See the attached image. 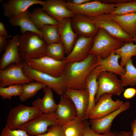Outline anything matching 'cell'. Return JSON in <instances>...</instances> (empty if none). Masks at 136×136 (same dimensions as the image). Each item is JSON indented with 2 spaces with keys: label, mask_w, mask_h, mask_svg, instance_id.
Here are the masks:
<instances>
[{
  "label": "cell",
  "mask_w": 136,
  "mask_h": 136,
  "mask_svg": "<svg viewBox=\"0 0 136 136\" xmlns=\"http://www.w3.org/2000/svg\"><path fill=\"white\" fill-rule=\"evenodd\" d=\"M65 47L61 41L59 43L48 44L46 56L57 60L63 61L66 57Z\"/></svg>",
  "instance_id": "obj_33"
},
{
  "label": "cell",
  "mask_w": 136,
  "mask_h": 136,
  "mask_svg": "<svg viewBox=\"0 0 136 136\" xmlns=\"http://www.w3.org/2000/svg\"><path fill=\"white\" fill-rule=\"evenodd\" d=\"M0 35L4 37L9 36L4 23L1 22H0Z\"/></svg>",
  "instance_id": "obj_42"
},
{
  "label": "cell",
  "mask_w": 136,
  "mask_h": 136,
  "mask_svg": "<svg viewBox=\"0 0 136 136\" xmlns=\"http://www.w3.org/2000/svg\"><path fill=\"white\" fill-rule=\"evenodd\" d=\"M93 38L78 36L71 51L64 60L68 63L85 59L89 54L93 45Z\"/></svg>",
  "instance_id": "obj_14"
},
{
  "label": "cell",
  "mask_w": 136,
  "mask_h": 136,
  "mask_svg": "<svg viewBox=\"0 0 136 136\" xmlns=\"http://www.w3.org/2000/svg\"><path fill=\"white\" fill-rule=\"evenodd\" d=\"M112 95L105 94L102 95L88 114V119H97L104 117L117 110L124 103L119 99L114 101Z\"/></svg>",
  "instance_id": "obj_12"
},
{
  "label": "cell",
  "mask_w": 136,
  "mask_h": 136,
  "mask_svg": "<svg viewBox=\"0 0 136 136\" xmlns=\"http://www.w3.org/2000/svg\"><path fill=\"white\" fill-rule=\"evenodd\" d=\"M0 136H33L28 134L25 131L20 129L12 130L5 127L2 129Z\"/></svg>",
  "instance_id": "obj_38"
},
{
  "label": "cell",
  "mask_w": 136,
  "mask_h": 136,
  "mask_svg": "<svg viewBox=\"0 0 136 136\" xmlns=\"http://www.w3.org/2000/svg\"><path fill=\"white\" fill-rule=\"evenodd\" d=\"M12 36L10 35L7 37H4L0 35V52L4 50L7 46L8 41L6 40L8 38H10Z\"/></svg>",
  "instance_id": "obj_40"
},
{
  "label": "cell",
  "mask_w": 136,
  "mask_h": 136,
  "mask_svg": "<svg viewBox=\"0 0 136 136\" xmlns=\"http://www.w3.org/2000/svg\"><path fill=\"white\" fill-rule=\"evenodd\" d=\"M84 120L77 116L63 124L62 126L65 136H83Z\"/></svg>",
  "instance_id": "obj_28"
},
{
  "label": "cell",
  "mask_w": 136,
  "mask_h": 136,
  "mask_svg": "<svg viewBox=\"0 0 136 136\" xmlns=\"http://www.w3.org/2000/svg\"><path fill=\"white\" fill-rule=\"evenodd\" d=\"M43 113L35 107L19 104L10 111L5 127L12 130L18 129L22 125Z\"/></svg>",
  "instance_id": "obj_4"
},
{
  "label": "cell",
  "mask_w": 136,
  "mask_h": 136,
  "mask_svg": "<svg viewBox=\"0 0 136 136\" xmlns=\"http://www.w3.org/2000/svg\"><path fill=\"white\" fill-rule=\"evenodd\" d=\"M25 63L23 61L18 64L12 63L0 71V87L16 84L28 83L33 81L23 72Z\"/></svg>",
  "instance_id": "obj_11"
},
{
  "label": "cell",
  "mask_w": 136,
  "mask_h": 136,
  "mask_svg": "<svg viewBox=\"0 0 136 136\" xmlns=\"http://www.w3.org/2000/svg\"><path fill=\"white\" fill-rule=\"evenodd\" d=\"M54 114L62 125L77 116V111L74 104L64 94L60 96L59 102Z\"/></svg>",
  "instance_id": "obj_21"
},
{
  "label": "cell",
  "mask_w": 136,
  "mask_h": 136,
  "mask_svg": "<svg viewBox=\"0 0 136 136\" xmlns=\"http://www.w3.org/2000/svg\"><path fill=\"white\" fill-rule=\"evenodd\" d=\"M47 44L36 33L29 32L19 36L18 48L23 61L46 56Z\"/></svg>",
  "instance_id": "obj_2"
},
{
  "label": "cell",
  "mask_w": 136,
  "mask_h": 136,
  "mask_svg": "<svg viewBox=\"0 0 136 136\" xmlns=\"http://www.w3.org/2000/svg\"><path fill=\"white\" fill-rule=\"evenodd\" d=\"M98 65L97 56L92 54L82 61L67 63L62 76L66 88L86 89L87 77Z\"/></svg>",
  "instance_id": "obj_1"
},
{
  "label": "cell",
  "mask_w": 136,
  "mask_h": 136,
  "mask_svg": "<svg viewBox=\"0 0 136 136\" xmlns=\"http://www.w3.org/2000/svg\"><path fill=\"white\" fill-rule=\"evenodd\" d=\"M87 120L85 119L84 120L83 136H117L118 134L119 133L116 131H110L104 134L97 133L91 130L89 122Z\"/></svg>",
  "instance_id": "obj_36"
},
{
  "label": "cell",
  "mask_w": 136,
  "mask_h": 136,
  "mask_svg": "<svg viewBox=\"0 0 136 136\" xmlns=\"http://www.w3.org/2000/svg\"><path fill=\"white\" fill-rule=\"evenodd\" d=\"M111 18L126 33L134 39L136 37V13L122 15L111 14Z\"/></svg>",
  "instance_id": "obj_25"
},
{
  "label": "cell",
  "mask_w": 136,
  "mask_h": 136,
  "mask_svg": "<svg viewBox=\"0 0 136 136\" xmlns=\"http://www.w3.org/2000/svg\"><path fill=\"white\" fill-rule=\"evenodd\" d=\"M43 2L40 0H8L2 4L4 14L9 18L26 11L33 5H42Z\"/></svg>",
  "instance_id": "obj_19"
},
{
  "label": "cell",
  "mask_w": 136,
  "mask_h": 136,
  "mask_svg": "<svg viewBox=\"0 0 136 136\" xmlns=\"http://www.w3.org/2000/svg\"><path fill=\"white\" fill-rule=\"evenodd\" d=\"M24 61L31 68L56 78L62 76L67 63L64 60H57L46 56Z\"/></svg>",
  "instance_id": "obj_7"
},
{
  "label": "cell",
  "mask_w": 136,
  "mask_h": 136,
  "mask_svg": "<svg viewBox=\"0 0 136 136\" xmlns=\"http://www.w3.org/2000/svg\"><path fill=\"white\" fill-rule=\"evenodd\" d=\"M124 43L112 37L104 29L99 28L93 38V45L89 54L94 55L104 59Z\"/></svg>",
  "instance_id": "obj_3"
},
{
  "label": "cell",
  "mask_w": 136,
  "mask_h": 136,
  "mask_svg": "<svg viewBox=\"0 0 136 136\" xmlns=\"http://www.w3.org/2000/svg\"><path fill=\"white\" fill-rule=\"evenodd\" d=\"M22 91V84H13L7 87H0V95L3 99H10L13 96H20Z\"/></svg>",
  "instance_id": "obj_34"
},
{
  "label": "cell",
  "mask_w": 136,
  "mask_h": 136,
  "mask_svg": "<svg viewBox=\"0 0 136 136\" xmlns=\"http://www.w3.org/2000/svg\"><path fill=\"white\" fill-rule=\"evenodd\" d=\"M96 27L106 31L115 39L125 43L133 42L134 39L126 33L111 18V13L106 14L90 18Z\"/></svg>",
  "instance_id": "obj_8"
},
{
  "label": "cell",
  "mask_w": 136,
  "mask_h": 136,
  "mask_svg": "<svg viewBox=\"0 0 136 136\" xmlns=\"http://www.w3.org/2000/svg\"><path fill=\"white\" fill-rule=\"evenodd\" d=\"M134 42L135 43V44H136V37L134 39Z\"/></svg>",
  "instance_id": "obj_45"
},
{
  "label": "cell",
  "mask_w": 136,
  "mask_h": 136,
  "mask_svg": "<svg viewBox=\"0 0 136 136\" xmlns=\"http://www.w3.org/2000/svg\"><path fill=\"white\" fill-rule=\"evenodd\" d=\"M132 132L131 130L128 132L122 131L119 133L117 136H132Z\"/></svg>",
  "instance_id": "obj_44"
},
{
  "label": "cell",
  "mask_w": 136,
  "mask_h": 136,
  "mask_svg": "<svg viewBox=\"0 0 136 136\" xmlns=\"http://www.w3.org/2000/svg\"><path fill=\"white\" fill-rule=\"evenodd\" d=\"M71 24L78 36L94 37L99 30L90 18L82 14H75L71 17Z\"/></svg>",
  "instance_id": "obj_13"
},
{
  "label": "cell",
  "mask_w": 136,
  "mask_h": 136,
  "mask_svg": "<svg viewBox=\"0 0 136 136\" xmlns=\"http://www.w3.org/2000/svg\"><path fill=\"white\" fill-rule=\"evenodd\" d=\"M97 92L95 99L96 104L102 95L105 94L120 95L124 91L121 81L117 75L106 71L99 73L97 77Z\"/></svg>",
  "instance_id": "obj_6"
},
{
  "label": "cell",
  "mask_w": 136,
  "mask_h": 136,
  "mask_svg": "<svg viewBox=\"0 0 136 136\" xmlns=\"http://www.w3.org/2000/svg\"><path fill=\"white\" fill-rule=\"evenodd\" d=\"M46 86L44 84L36 81L23 84V91L19 99L21 101H25L34 96L39 90Z\"/></svg>",
  "instance_id": "obj_32"
},
{
  "label": "cell",
  "mask_w": 136,
  "mask_h": 136,
  "mask_svg": "<svg viewBox=\"0 0 136 136\" xmlns=\"http://www.w3.org/2000/svg\"><path fill=\"white\" fill-rule=\"evenodd\" d=\"M116 4L103 3L100 0L92 1L81 5H75L66 1L67 7L75 14L85 15L91 18L106 14L112 13L116 8Z\"/></svg>",
  "instance_id": "obj_5"
},
{
  "label": "cell",
  "mask_w": 136,
  "mask_h": 136,
  "mask_svg": "<svg viewBox=\"0 0 136 136\" xmlns=\"http://www.w3.org/2000/svg\"><path fill=\"white\" fill-rule=\"evenodd\" d=\"M100 72L99 67L98 66L92 71L86 79V88L88 92L89 102L85 113V119H88V114L95 104V99L98 88V82L97 79Z\"/></svg>",
  "instance_id": "obj_24"
},
{
  "label": "cell",
  "mask_w": 136,
  "mask_h": 136,
  "mask_svg": "<svg viewBox=\"0 0 136 136\" xmlns=\"http://www.w3.org/2000/svg\"><path fill=\"white\" fill-rule=\"evenodd\" d=\"M43 91L45 93L43 97L37 98L32 102V106L43 113H54L57 104L54 99L52 90L46 86L43 89Z\"/></svg>",
  "instance_id": "obj_26"
},
{
  "label": "cell",
  "mask_w": 136,
  "mask_h": 136,
  "mask_svg": "<svg viewBox=\"0 0 136 136\" xmlns=\"http://www.w3.org/2000/svg\"><path fill=\"white\" fill-rule=\"evenodd\" d=\"M23 70L25 75L29 78L44 84L59 95L64 94L66 88L62 76L56 78L38 71L31 68L25 62Z\"/></svg>",
  "instance_id": "obj_10"
},
{
  "label": "cell",
  "mask_w": 136,
  "mask_h": 136,
  "mask_svg": "<svg viewBox=\"0 0 136 136\" xmlns=\"http://www.w3.org/2000/svg\"><path fill=\"white\" fill-rule=\"evenodd\" d=\"M58 26L61 41L64 45L67 56L71 51L78 35L72 28L71 17L64 18Z\"/></svg>",
  "instance_id": "obj_20"
},
{
  "label": "cell",
  "mask_w": 136,
  "mask_h": 136,
  "mask_svg": "<svg viewBox=\"0 0 136 136\" xmlns=\"http://www.w3.org/2000/svg\"><path fill=\"white\" fill-rule=\"evenodd\" d=\"M66 1L63 0L44 1L42 8L46 13L60 22L64 18L71 17L75 14L67 7Z\"/></svg>",
  "instance_id": "obj_16"
},
{
  "label": "cell",
  "mask_w": 136,
  "mask_h": 136,
  "mask_svg": "<svg viewBox=\"0 0 136 136\" xmlns=\"http://www.w3.org/2000/svg\"><path fill=\"white\" fill-rule=\"evenodd\" d=\"M92 0H69L67 2L75 5H81L92 1Z\"/></svg>",
  "instance_id": "obj_41"
},
{
  "label": "cell",
  "mask_w": 136,
  "mask_h": 136,
  "mask_svg": "<svg viewBox=\"0 0 136 136\" xmlns=\"http://www.w3.org/2000/svg\"><path fill=\"white\" fill-rule=\"evenodd\" d=\"M132 136H136V118L131 124Z\"/></svg>",
  "instance_id": "obj_43"
},
{
  "label": "cell",
  "mask_w": 136,
  "mask_h": 136,
  "mask_svg": "<svg viewBox=\"0 0 136 136\" xmlns=\"http://www.w3.org/2000/svg\"><path fill=\"white\" fill-rule=\"evenodd\" d=\"M30 12L27 10L11 17L9 18V22L12 26L19 27L20 32L22 34L27 32H32L38 34L42 38L41 31L35 25L30 19Z\"/></svg>",
  "instance_id": "obj_22"
},
{
  "label": "cell",
  "mask_w": 136,
  "mask_h": 136,
  "mask_svg": "<svg viewBox=\"0 0 136 136\" xmlns=\"http://www.w3.org/2000/svg\"><path fill=\"white\" fill-rule=\"evenodd\" d=\"M36 136H65L62 126L61 125L51 126L45 133Z\"/></svg>",
  "instance_id": "obj_37"
},
{
  "label": "cell",
  "mask_w": 136,
  "mask_h": 136,
  "mask_svg": "<svg viewBox=\"0 0 136 136\" xmlns=\"http://www.w3.org/2000/svg\"><path fill=\"white\" fill-rule=\"evenodd\" d=\"M19 36L14 35L8 40V44L0 59V71L4 69L9 64H18L23 61L19 53L18 42Z\"/></svg>",
  "instance_id": "obj_18"
},
{
  "label": "cell",
  "mask_w": 136,
  "mask_h": 136,
  "mask_svg": "<svg viewBox=\"0 0 136 136\" xmlns=\"http://www.w3.org/2000/svg\"><path fill=\"white\" fill-rule=\"evenodd\" d=\"M136 94V89L133 88H129L124 90L123 96L124 98L128 99L133 97Z\"/></svg>",
  "instance_id": "obj_39"
},
{
  "label": "cell",
  "mask_w": 136,
  "mask_h": 136,
  "mask_svg": "<svg viewBox=\"0 0 136 136\" xmlns=\"http://www.w3.org/2000/svg\"><path fill=\"white\" fill-rule=\"evenodd\" d=\"M29 16L34 24L39 29L44 25H58L60 23L59 22L49 15L39 7L33 9L30 12Z\"/></svg>",
  "instance_id": "obj_27"
},
{
  "label": "cell",
  "mask_w": 136,
  "mask_h": 136,
  "mask_svg": "<svg viewBox=\"0 0 136 136\" xmlns=\"http://www.w3.org/2000/svg\"><path fill=\"white\" fill-rule=\"evenodd\" d=\"M124 68L125 72L120 76L123 86H136V67L133 65L131 58L127 62Z\"/></svg>",
  "instance_id": "obj_31"
},
{
  "label": "cell",
  "mask_w": 136,
  "mask_h": 136,
  "mask_svg": "<svg viewBox=\"0 0 136 136\" xmlns=\"http://www.w3.org/2000/svg\"><path fill=\"white\" fill-rule=\"evenodd\" d=\"M121 59L120 64L124 68L127 62L133 56H136V44L133 42L125 43L120 48L114 51Z\"/></svg>",
  "instance_id": "obj_30"
},
{
  "label": "cell",
  "mask_w": 136,
  "mask_h": 136,
  "mask_svg": "<svg viewBox=\"0 0 136 136\" xmlns=\"http://www.w3.org/2000/svg\"><path fill=\"white\" fill-rule=\"evenodd\" d=\"M62 125L55 117L54 113H43L20 127L30 135L36 136L45 133L48 127L53 125Z\"/></svg>",
  "instance_id": "obj_9"
},
{
  "label": "cell",
  "mask_w": 136,
  "mask_h": 136,
  "mask_svg": "<svg viewBox=\"0 0 136 136\" xmlns=\"http://www.w3.org/2000/svg\"><path fill=\"white\" fill-rule=\"evenodd\" d=\"M58 25H45L39 29L42 38L47 45L61 42Z\"/></svg>",
  "instance_id": "obj_29"
},
{
  "label": "cell",
  "mask_w": 136,
  "mask_h": 136,
  "mask_svg": "<svg viewBox=\"0 0 136 136\" xmlns=\"http://www.w3.org/2000/svg\"><path fill=\"white\" fill-rule=\"evenodd\" d=\"M73 102L76 108L77 116L81 119H85V113L89 102V95L87 88L74 90L66 88L64 94Z\"/></svg>",
  "instance_id": "obj_17"
},
{
  "label": "cell",
  "mask_w": 136,
  "mask_h": 136,
  "mask_svg": "<svg viewBox=\"0 0 136 136\" xmlns=\"http://www.w3.org/2000/svg\"><path fill=\"white\" fill-rule=\"evenodd\" d=\"M97 63L100 72L103 71L110 72L115 73L120 76L125 72L124 68H123L119 63L120 56L116 54L114 51L104 59H102L97 56Z\"/></svg>",
  "instance_id": "obj_23"
},
{
  "label": "cell",
  "mask_w": 136,
  "mask_h": 136,
  "mask_svg": "<svg viewBox=\"0 0 136 136\" xmlns=\"http://www.w3.org/2000/svg\"><path fill=\"white\" fill-rule=\"evenodd\" d=\"M116 8L112 14L122 15L136 13V0H130L116 4Z\"/></svg>",
  "instance_id": "obj_35"
},
{
  "label": "cell",
  "mask_w": 136,
  "mask_h": 136,
  "mask_svg": "<svg viewBox=\"0 0 136 136\" xmlns=\"http://www.w3.org/2000/svg\"><path fill=\"white\" fill-rule=\"evenodd\" d=\"M130 106V102L126 101L119 108L110 114L100 118L90 119L89 122L91 129L98 134L109 132L115 118L122 112L128 109Z\"/></svg>",
  "instance_id": "obj_15"
}]
</instances>
